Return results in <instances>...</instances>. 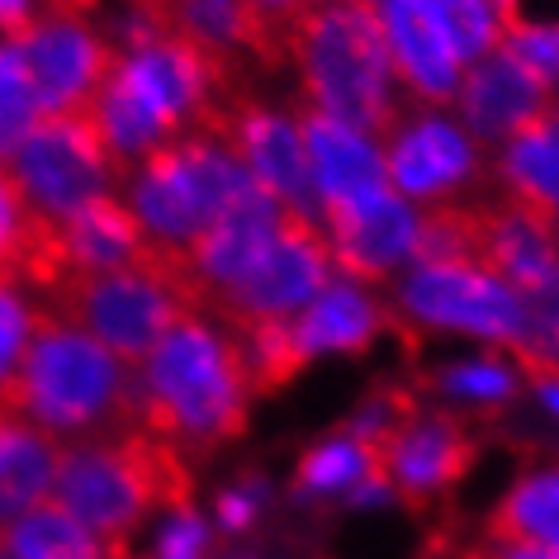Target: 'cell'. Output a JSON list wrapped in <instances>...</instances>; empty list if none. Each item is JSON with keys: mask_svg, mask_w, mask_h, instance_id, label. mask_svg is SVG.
<instances>
[{"mask_svg": "<svg viewBox=\"0 0 559 559\" xmlns=\"http://www.w3.org/2000/svg\"><path fill=\"white\" fill-rule=\"evenodd\" d=\"M251 380L233 332L209 313H190L133 370V427L204 460L233 445L251 423Z\"/></svg>", "mask_w": 559, "mask_h": 559, "instance_id": "1", "label": "cell"}, {"mask_svg": "<svg viewBox=\"0 0 559 559\" xmlns=\"http://www.w3.org/2000/svg\"><path fill=\"white\" fill-rule=\"evenodd\" d=\"M190 493V460L143 427L67 441L52 479V502H62L115 555H129L133 531L152 512H186Z\"/></svg>", "mask_w": 559, "mask_h": 559, "instance_id": "2", "label": "cell"}, {"mask_svg": "<svg viewBox=\"0 0 559 559\" xmlns=\"http://www.w3.org/2000/svg\"><path fill=\"white\" fill-rule=\"evenodd\" d=\"M0 408H10L52 441H81L133 427V370L91 332L38 304L34 337Z\"/></svg>", "mask_w": 559, "mask_h": 559, "instance_id": "3", "label": "cell"}, {"mask_svg": "<svg viewBox=\"0 0 559 559\" xmlns=\"http://www.w3.org/2000/svg\"><path fill=\"white\" fill-rule=\"evenodd\" d=\"M285 48L289 67L299 72L304 105L370 133L374 143H384L394 123L408 115L374 5L318 0L289 29Z\"/></svg>", "mask_w": 559, "mask_h": 559, "instance_id": "4", "label": "cell"}, {"mask_svg": "<svg viewBox=\"0 0 559 559\" xmlns=\"http://www.w3.org/2000/svg\"><path fill=\"white\" fill-rule=\"evenodd\" d=\"M257 180L247 176L237 152L218 133L194 129L162 143L157 152H147L123 180V200H129L133 218L152 237V247L166 261H176Z\"/></svg>", "mask_w": 559, "mask_h": 559, "instance_id": "5", "label": "cell"}, {"mask_svg": "<svg viewBox=\"0 0 559 559\" xmlns=\"http://www.w3.org/2000/svg\"><path fill=\"white\" fill-rule=\"evenodd\" d=\"M44 309L67 318L81 332H91L129 370H138L157 352V342L180 318L204 313L200 299L190 295V285L162 251L143 265H123V271L62 275L52 289H44Z\"/></svg>", "mask_w": 559, "mask_h": 559, "instance_id": "6", "label": "cell"}, {"mask_svg": "<svg viewBox=\"0 0 559 559\" xmlns=\"http://www.w3.org/2000/svg\"><path fill=\"white\" fill-rule=\"evenodd\" d=\"M10 171H15L34 218L62 223L100 194H123L129 162L105 143L86 109H72V115L38 119L10 157Z\"/></svg>", "mask_w": 559, "mask_h": 559, "instance_id": "7", "label": "cell"}, {"mask_svg": "<svg viewBox=\"0 0 559 559\" xmlns=\"http://www.w3.org/2000/svg\"><path fill=\"white\" fill-rule=\"evenodd\" d=\"M380 455V484L403 502H423L451 493L479 460V437L460 413L431 408L417 399H389L374 423H360Z\"/></svg>", "mask_w": 559, "mask_h": 559, "instance_id": "8", "label": "cell"}, {"mask_svg": "<svg viewBox=\"0 0 559 559\" xmlns=\"http://www.w3.org/2000/svg\"><path fill=\"white\" fill-rule=\"evenodd\" d=\"M394 313L427 332L479 337L502 352L522 346V299L512 285L479 265L460 261H413L394 280Z\"/></svg>", "mask_w": 559, "mask_h": 559, "instance_id": "9", "label": "cell"}, {"mask_svg": "<svg viewBox=\"0 0 559 559\" xmlns=\"http://www.w3.org/2000/svg\"><path fill=\"white\" fill-rule=\"evenodd\" d=\"M209 133H218L223 143L237 152L247 176L257 180L285 214L318 223L323 204H318V190L309 176V157H304L295 109H275V105L251 100V95H237V100H228L209 119Z\"/></svg>", "mask_w": 559, "mask_h": 559, "instance_id": "10", "label": "cell"}, {"mask_svg": "<svg viewBox=\"0 0 559 559\" xmlns=\"http://www.w3.org/2000/svg\"><path fill=\"white\" fill-rule=\"evenodd\" d=\"M380 147L389 186L417 209L460 200L484 166V147L445 109H408Z\"/></svg>", "mask_w": 559, "mask_h": 559, "instance_id": "11", "label": "cell"}, {"mask_svg": "<svg viewBox=\"0 0 559 559\" xmlns=\"http://www.w3.org/2000/svg\"><path fill=\"white\" fill-rule=\"evenodd\" d=\"M332 275H337V265H332L323 228L309 218L285 214L275 242L251 265V275L209 313H214L218 323H285L304 304H313V295Z\"/></svg>", "mask_w": 559, "mask_h": 559, "instance_id": "12", "label": "cell"}, {"mask_svg": "<svg viewBox=\"0 0 559 559\" xmlns=\"http://www.w3.org/2000/svg\"><path fill=\"white\" fill-rule=\"evenodd\" d=\"M24 58L29 86L38 95V115H72L86 109L109 76L115 38L100 34L81 15H38L20 38H10Z\"/></svg>", "mask_w": 559, "mask_h": 559, "instance_id": "13", "label": "cell"}, {"mask_svg": "<svg viewBox=\"0 0 559 559\" xmlns=\"http://www.w3.org/2000/svg\"><path fill=\"white\" fill-rule=\"evenodd\" d=\"M280 223H285V209H280L261 186H251L171 261L180 271V280L190 285V295L200 299L204 313L228 299L251 275V265H257L265 257V247L275 242Z\"/></svg>", "mask_w": 559, "mask_h": 559, "instance_id": "14", "label": "cell"}, {"mask_svg": "<svg viewBox=\"0 0 559 559\" xmlns=\"http://www.w3.org/2000/svg\"><path fill=\"white\" fill-rule=\"evenodd\" d=\"M318 228H323V237H328V251H332L337 275L374 289L380 280L394 275L399 265L413 261L417 204H408L394 186H389V190L366 194V200L323 209Z\"/></svg>", "mask_w": 559, "mask_h": 559, "instance_id": "15", "label": "cell"}, {"mask_svg": "<svg viewBox=\"0 0 559 559\" xmlns=\"http://www.w3.org/2000/svg\"><path fill=\"white\" fill-rule=\"evenodd\" d=\"M559 91L545 86L536 72H526L508 48L488 52L474 67H465L455 91V119L479 147H502L508 138L531 129L536 119L555 115Z\"/></svg>", "mask_w": 559, "mask_h": 559, "instance_id": "16", "label": "cell"}, {"mask_svg": "<svg viewBox=\"0 0 559 559\" xmlns=\"http://www.w3.org/2000/svg\"><path fill=\"white\" fill-rule=\"evenodd\" d=\"M374 15H380L389 62H394L403 95L417 100V109L455 105L465 62L455 58V48H451V38H445L431 0H380Z\"/></svg>", "mask_w": 559, "mask_h": 559, "instance_id": "17", "label": "cell"}, {"mask_svg": "<svg viewBox=\"0 0 559 559\" xmlns=\"http://www.w3.org/2000/svg\"><path fill=\"white\" fill-rule=\"evenodd\" d=\"M474 265L512 285L516 295L559 271V228L550 214L512 194L474 200Z\"/></svg>", "mask_w": 559, "mask_h": 559, "instance_id": "18", "label": "cell"}, {"mask_svg": "<svg viewBox=\"0 0 559 559\" xmlns=\"http://www.w3.org/2000/svg\"><path fill=\"white\" fill-rule=\"evenodd\" d=\"M295 123H299L304 157H309V176H313V190H318V204L323 209L366 200L374 190H389L384 147L374 143L370 133H360L352 123L332 119L304 100L295 105Z\"/></svg>", "mask_w": 559, "mask_h": 559, "instance_id": "19", "label": "cell"}, {"mask_svg": "<svg viewBox=\"0 0 559 559\" xmlns=\"http://www.w3.org/2000/svg\"><path fill=\"white\" fill-rule=\"evenodd\" d=\"M48 228H52V247H58V280L105 275V271H123V265H143L157 257V247L143 233V223L133 218L123 194H100V200L81 204L76 214H67L62 223H48Z\"/></svg>", "mask_w": 559, "mask_h": 559, "instance_id": "20", "label": "cell"}, {"mask_svg": "<svg viewBox=\"0 0 559 559\" xmlns=\"http://www.w3.org/2000/svg\"><path fill=\"white\" fill-rule=\"evenodd\" d=\"M399 323L403 318L394 309H384L370 285L332 275L313 295V304H304L289 318V332H295L299 356L313 366L318 356H366L384 337V328H399Z\"/></svg>", "mask_w": 559, "mask_h": 559, "instance_id": "21", "label": "cell"}, {"mask_svg": "<svg viewBox=\"0 0 559 559\" xmlns=\"http://www.w3.org/2000/svg\"><path fill=\"white\" fill-rule=\"evenodd\" d=\"M58 455L62 441H52L48 431H38L10 408H0V536L29 508L52 498Z\"/></svg>", "mask_w": 559, "mask_h": 559, "instance_id": "22", "label": "cell"}, {"mask_svg": "<svg viewBox=\"0 0 559 559\" xmlns=\"http://www.w3.org/2000/svg\"><path fill=\"white\" fill-rule=\"evenodd\" d=\"M484 540L559 555V465H531L484 516Z\"/></svg>", "mask_w": 559, "mask_h": 559, "instance_id": "23", "label": "cell"}, {"mask_svg": "<svg viewBox=\"0 0 559 559\" xmlns=\"http://www.w3.org/2000/svg\"><path fill=\"white\" fill-rule=\"evenodd\" d=\"M498 180L512 200L550 218L559 214V109L498 147Z\"/></svg>", "mask_w": 559, "mask_h": 559, "instance_id": "24", "label": "cell"}, {"mask_svg": "<svg viewBox=\"0 0 559 559\" xmlns=\"http://www.w3.org/2000/svg\"><path fill=\"white\" fill-rule=\"evenodd\" d=\"M0 555L5 559H129V555L109 550L100 536H91V531L52 498L29 508L0 536Z\"/></svg>", "mask_w": 559, "mask_h": 559, "instance_id": "25", "label": "cell"}, {"mask_svg": "<svg viewBox=\"0 0 559 559\" xmlns=\"http://www.w3.org/2000/svg\"><path fill=\"white\" fill-rule=\"evenodd\" d=\"M295 484L304 493H346V488H384L380 484V455L366 431H337V437L318 441L299 460Z\"/></svg>", "mask_w": 559, "mask_h": 559, "instance_id": "26", "label": "cell"}, {"mask_svg": "<svg viewBox=\"0 0 559 559\" xmlns=\"http://www.w3.org/2000/svg\"><path fill=\"white\" fill-rule=\"evenodd\" d=\"M445 38H451L455 58L474 67L479 58L502 48V34H508V20H502L498 0H431Z\"/></svg>", "mask_w": 559, "mask_h": 559, "instance_id": "27", "label": "cell"}, {"mask_svg": "<svg viewBox=\"0 0 559 559\" xmlns=\"http://www.w3.org/2000/svg\"><path fill=\"white\" fill-rule=\"evenodd\" d=\"M516 384H522V370L488 356L460 360V366H445L441 374H431V389L451 403H465V408H502V403L516 399Z\"/></svg>", "mask_w": 559, "mask_h": 559, "instance_id": "28", "label": "cell"}, {"mask_svg": "<svg viewBox=\"0 0 559 559\" xmlns=\"http://www.w3.org/2000/svg\"><path fill=\"white\" fill-rule=\"evenodd\" d=\"M44 119L38 115V95L24 72V58L10 38H0V162L15 157V147L29 138V129Z\"/></svg>", "mask_w": 559, "mask_h": 559, "instance_id": "29", "label": "cell"}, {"mask_svg": "<svg viewBox=\"0 0 559 559\" xmlns=\"http://www.w3.org/2000/svg\"><path fill=\"white\" fill-rule=\"evenodd\" d=\"M34 228L38 218L24 200L15 171H10V162H0V280H10V285H20V261L34 242Z\"/></svg>", "mask_w": 559, "mask_h": 559, "instance_id": "30", "label": "cell"}, {"mask_svg": "<svg viewBox=\"0 0 559 559\" xmlns=\"http://www.w3.org/2000/svg\"><path fill=\"white\" fill-rule=\"evenodd\" d=\"M34 323H38V304H29L24 285L0 280V399H5L10 380H15L24 346L34 337Z\"/></svg>", "mask_w": 559, "mask_h": 559, "instance_id": "31", "label": "cell"}, {"mask_svg": "<svg viewBox=\"0 0 559 559\" xmlns=\"http://www.w3.org/2000/svg\"><path fill=\"white\" fill-rule=\"evenodd\" d=\"M502 48L512 52L526 72H536L545 86L559 91V24H526L516 15L502 34Z\"/></svg>", "mask_w": 559, "mask_h": 559, "instance_id": "32", "label": "cell"}, {"mask_svg": "<svg viewBox=\"0 0 559 559\" xmlns=\"http://www.w3.org/2000/svg\"><path fill=\"white\" fill-rule=\"evenodd\" d=\"M251 5V15H257L265 29H275L280 38H289V29L299 24L304 10H313L318 0H247Z\"/></svg>", "mask_w": 559, "mask_h": 559, "instance_id": "33", "label": "cell"}, {"mask_svg": "<svg viewBox=\"0 0 559 559\" xmlns=\"http://www.w3.org/2000/svg\"><path fill=\"white\" fill-rule=\"evenodd\" d=\"M38 15H44V5H38V0H0V34L20 38Z\"/></svg>", "mask_w": 559, "mask_h": 559, "instance_id": "34", "label": "cell"}, {"mask_svg": "<svg viewBox=\"0 0 559 559\" xmlns=\"http://www.w3.org/2000/svg\"><path fill=\"white\" fill-rule=\"evenodd\" d=\"M38 5H44L48 15H81V20H91L95 10H100V0H38Z\"/></svg>", "mask_w": 559, "mask_h": 559, "instance_id": "35", "label": "cell"}, {"mask_svg": "<svg viewBox=\"0 0 559 559\" xmlns=\"http://www.w3.org/2000/svg\"><path fill=\"white\" fill-rule=\"evenodd\" d=\"M531 384H536V394L559 413V374H545V380H531Z\"/></svg>", "mask_w": 559, "mask_h": 559, "instance_id": "36", "label": "cell"}, {"mask_svg": "<svg viewBox=\"0 0 559 559\" xmlns=\"http://www.w3.org/2000/svg\"><path fill=\"white\" fill-rule=\"evenodd\" d=\"M0 559H5V555H0Z\"/></svg>", "mask_w": 559, "mask_h": 559, "instance_id": "37", "label": "cell"}]
</instances>
